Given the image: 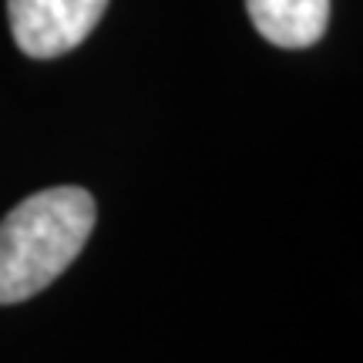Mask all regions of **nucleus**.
<instances>
[{
  "instance_id": "obj_1",
  "label": "nucleus",
  "mask_w": 363,
  "mask_h": 363,
  "mask_svg": "<svg viewBox=\"0 0 363 363\" xmlns=\"http://www.w3.org/2000/svg\"><path fill=\"white\" fill-rule=\"evenodd\" d=\"M98 219L94 195L57 185L27 195L0 222V306L38 296L81 256Z\"/></svg>"
},
{
  "instance_id": "obj_2",
  "label": "nucleus",
  "mask_w": 363,
  "mask_h": 363,
  "mask_svg": "<svg viewBox=\"0 0 363 363\" xmlns=\"http://www.w3.org/2000/svg\"><path fill=\"white\" fill-rule=\"evenodd\" d=\"M108 0H7L11 34L34 61H51L74 51L98 27Z\"/></svg>"
},
{
  "instance_id": "obj_3",
  "label": "nucleus",
  "mask_w": 363,
  "mask_h": 363,
  "mask_svg": "<svg viewBox=\"0 0 363 363\" xmlns=\"http://www.w3.org/2000/svg\"><path fill=\"white\" fill-rule=\"evenodd\" d=\"M246 11L262 40L286 51L313 48L330 27V0H246Z\"/></svg>"
}]
</instances>
